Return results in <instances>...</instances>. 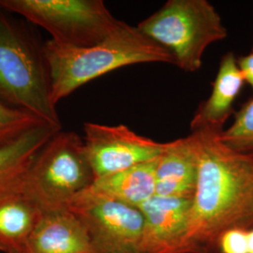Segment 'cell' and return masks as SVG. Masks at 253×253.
Here are the masks:
<instances>
[{"mask_svg": "<svg viewBox=\"0 0 253 253\" xmlns=\"http://www.w3.org/2000/svg\"><path fill=\"white\" fill-rule=\"evenodd\" d=\"M196 136L198 174L185 230L169 253H219L225 232L253 229V155L225 145L219 133Z\"/></svg>", "mask_w": 253, "mask_h": 253, "instance_id": "cell-1", "label": "cell"}, {"mask_svg": "<svg viewBox=\"0 0 253 253\" xmlns=\"http://www.w3.org/2000/svg\"><path fill=\"white\" fill-rule=\"evenodd\" d=\"M43 50L55 105L82 85L120 68L145 63L173 65L172 55L166 49L138 27L126 23L97 45L76 48L59 45L50 40L43 43Z\"/></svg>", "mask_w": 253, "mask_h": 253, "instance_id": "cell-2", "label": "cell"}, {"mask_svg": "<svg viewBox=\"0 0 253 253\" xmlns=\"http://www.w3.org/2000/svg\"><path fill=\"white\" fill-rule=\"evenodd\" d=\"M0 101L62 128L52 99L48 63L42 44L24 23L0 8Z\"/></svg>", "mask_w": 253, "mask_h": 253, "instance_id": "cell-3", "label": "cell"}, {"mask_svg": "<svg viewBox=\"0 0 253 253\" xmlns=\"http://www.w3.org/2000/svg\"><path fill=\"white\" fill-rule=\"evenodd\" d=\"M137 27L187 73L199 71L208 46L228 37L219 13L208 0H168Z\"/></svg>", "mask_w": 253, "mask_h": 253, "instance_id": "cell-4", "label": "cell"}, {"mask_svg": "<svg viewBox=\"0 0 253 253\" xmlns=\"http://www.w3.org/2000/svg\"><path fill=\"white\" fill-rule=\"evenodd\" d=\"M94 181L84 139L60 130L38 154L23 192L43 213L52 212L68 209L72 200Z\"/></svg>", "mask_w": 253, "mask_h": 253, "instance_id": "cell-5", "label": "cell"}, {"mask_svg": "<svg viewBox=\"0 0 253 253\" xmlns=\"http://www.w3.org/2000/svg\"><path fill=\"white\" fill-rule=\"evenodd\" d=\"M0 8L44 28L59 45H97L125 22L116 18L102 0H0Z\"/></svg>", "mask_w": 253, "mask_h": 253, "instance_id": "cell-6", "label": "cell"}, {"mask_svg": "<svg viewBox=\"0 0 253 253\" xmlns=\"http://www.w3.org/2000/svg\"><path fill=\"white\" fill-rule=\"evenodd\" d=\"M82 221L97 253H141L144 217L139 208L91 189L78 193L69 208Z\"/></svg>", "mask_w": 253, "mask_h": 253, "instance_id": "cell-7", "label": "cell"}, {"mask_svg": "<svg viewBox=\"0 0 253 253\" xmlns=\"http://www.w3.org/2000/svg\"><path fill=\"white\" fill-rule=\"evenodd\" d=\"M84 143L95 180L157 160L166 143L139 135L125 125L84 124Z\"/></svg>", "mask_w": 253, "mask_h": 253, "instance_id": "cell-8", "label": "cell"}, {"mask_svg": "<svg viewBox=\"0 0 253 253\" xmlns=\"http://www.w3.org/2000/svg\"><path fill=\"white\" fill-rule=\"evenodd\" d=\"M191 200L155 194L138 208L144 217L141 253H169L185 230Z\"/></svg>", "mask_w": 253, "mask_h": 253, "instance_id": "cell-9", "label": "cell"}, {"mask_svg": "<svg viewBox=\"0 0 253 253\" xmlns=\"http://www.w3.org/2000/svg\"><path fill=\"white\" fill-rule=\"evenodd\" d=\"M243 75L233 52L224 54L219 62L210 96L203 101L190 122V132L220 133L234 114V103L244 86Z\"/></svg>", "mask_w": 253, "mask_h": 253, "instance_id": "cell-10", "label": "cell"}, {"mask_svg": "<svg viewBox=\"0 0 253 253\" xmlns=\"http://www.w3.org/2000/svg\"><path fill=\"white\" fill-rule=\"evenodd\" d=\"M198 174L197 139L193 133L166 143L158 160L156 195L192 199Z\"/></svg>", "mask_w": 253, "mask_h": 253, "instance_id": "cell-11", "label": "cell"}, {"mask_svg": "<svg viewBox=\"0 0 253 253\" xmlns=\"http://www.w3.org/2000/svg\"><path fill=\"white\" fill-rule=\"evenodd\" d=\"M23 253H97L81 220L70 209L42 214Z\"/></svg>", "mask_w": 253, "mask_h": 253, "instance_id": "cell-12", "label": "cell"}, {"mask_svg": "<svg viewBox=\"0 0 253 253\" xmlns=\"http://www.w3.org/2000/svg\"><path fill=\"white\" fill-rule=\"evenodd\" d=\"M60 130L42 124L15 141L0 145V201L24 191L27 173L38 154Z\"/></svg>", "mask_w": 253, "mask_h": 253, "instance_id": "cell-13", "label": "cell"}, {"mask_svg": "<svg viewBox=\"0 0 253 253\" xmlns=\"http://www.w3.org/2000/svg\"><path fill=\"white\" fill-rule=\"evenodd\" d=\"M43 212L24 192L0 201V253H23Z\"/></svg>", "mask_w": 253, "mask_h": 253, "instance_id": "cell-14", "label": "cell"}, {"mask_svg": "<svg viewBox=\"0 0 253 253\" xmlns=\"http://www.w3.org/2000/svg\"><path fill=\"white\" fill-rule=\"evenodd\" d=\"M158 160L98 178L91 185V189L109 198L138 208L156 194Z\"/></svg>", "mask_w": 253, "mask_h": 253, "instance_id": "cell-15", "label": "cell"}, {"mask_svg": "<svg viewBox=\"0 0 253 253\" xmlns=\"http://www.w3.org/2000/svg\"><path fill=\"white\" fill-rule=\"evenodd\" d=\"M219 139L235 150L253 155V98L235 114L233 124L219 133Z\"/></svg>", "mask_w": 253, "mask_h": 253, "instance_id": "cell-16", "label": "cell"}, {"mask_svg": "<svg viewBox=\"0 0 253 253\" xmlns=\"http://www.w3.org/2000/svg\"><path fill=\"white\" fill-rule=\"evenodd\" d=\"M45 124L36 117L0 101V145H7L33 127Z\"/></svg>", "mask_w": 253, "mask_h": 253, "instance_id": "cell-17", "label": "cell"}, {"mask_svg": "<svg viewBox=\"0 0 253 253\" xmlns=\"http://www.w3.org/2000/svg\"><path fill=\"white\" fill-rule=\"evenodd\" d=\"M249 230L236 228L225 232L218 242L219 253H248Z\"/></svg>", "mask_w": 253, "mask_h": 253, "instance_id": "cell-18", "label": "cell"}, {"mask_svg": "<svg viewBox=\"0 0 253 253\" xmlns=\"http://www.w3.org/2000/svg\"><path fill=\"white\" fill-rule=\"evenodd\" d=\"M237 64L243 75L245 83L249 84L253 91V51H251L250 54L237 58Z\"/></svg>", "mask_w": 253, "mask_h": 253, "instance_id": "cell-19", "label": "cell"}, {"mask_svg": "<svg viewBox=\"0 0 253 253\" xmlns=\"http://www.w3.org/2000/svg\"><path fill=\"white\" fill-rule=\"evenodd\" d=\"M248 253H253V229L248 233Z\"/></svg>", "mask_w": 253, "mask_h": 253, "instance_id": "cell-20", "label": "cell"}, {"mask_svg": "<svg viewBox=\"0 0 253 253\" xmlns=\"http://www.w3.org/2000/svg\"><path fill=\"white\" fill-rule=\"evenodd\" d=\"M252 51H253V48H252Z\"/></svg>", "mask_w": 253, "mask_h": 253, "instance_id": "cell-21", "label": "cell"}]
</instances>
